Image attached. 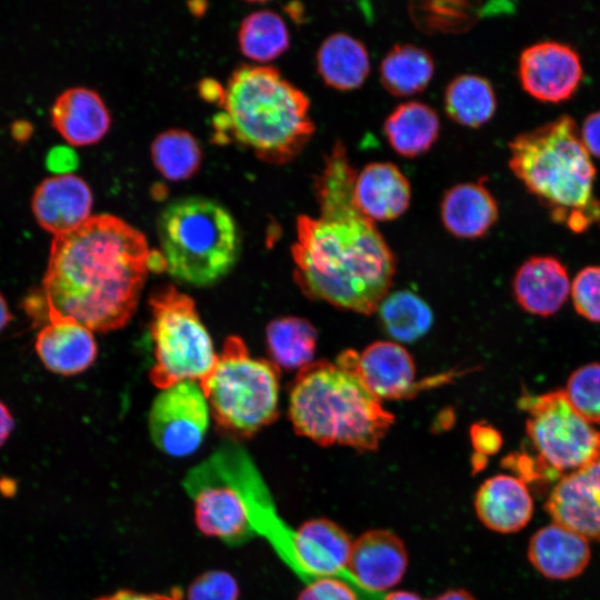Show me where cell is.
Here are the masks:
<instances>
[{"mask_svg": "<svg viewBox=\"0 0 600 600\" xmlns=\"http://www.w3.org/2000/svg\"><path fill=\"white\" fill-rule=\"evenodd\" d=\"M357 170L341 141L324 154L314 179L316 217L297 219L294 278L309 298L369 314L391 286L394 257L374 221L358 208Z\"/></svg>", "mask_w": 600, "mask_h": 600, "instance_id": "obj_1", "label": "cell"}, {"mask_svg": "<svg viewBox=\"0 0 600 600\" xmlns=\"http://www.w3.org/2000/svg\"><path fill=\"white\" fill-rule=\"evenodd\" d=\"M156 257L143 233L121 218L90 216L53 236L42 281L48 313L91 331L122 328L136 311Z\"/></svg>", "mask_w": 600, "mask_h": 600, "instance_id": "obj_2", "label": "cell"}, {"mask_svg": "<svg viewBox=\"0 0 600 600\" xmlns=\"http://www.w3.org/2000/svg\"><path fill=\"white\" fill-rule=\"evenodd\" d=\"M509 167L557 223L573 232L600 227L593 192L596 167L568 114L520 133L510 143Z\"/></svg>", "mask_w": 600, "mask_h": 600, "instance_id": "obj_3", "label": "cell"}, {"mask_svg": "<svg viewBox=\"0 0 600 600\" xmlns=\"http://www.w3.org/2000/svg\"><path fill=\"white\" fill-rule=\"evenodd\" d=\"M220 99L231 137L263 161H291L314 132L309 98L272 66L239 67Z\"/></svg>", "mask_w": 600, "mask_h": 600, "instance_id": "obj_4", "label": "cell"}, {"mask_svg": "<svg viewBox=\"0 0 600 600\" xmlns=\"http://www.w3.org/2000/svg\"><path fill=\"white\" fill-rule=\"evenodd\" d=\"M294 431L320 446L376 450L393 416L350 369L319 361L300 369L289 397Z\"/></svg>", "mask_w": 600, "mask_h": 600, "instance_id": "obj_5", "label": "cell"}, {"mask_svg": "<svg viewBox=\"0 0 600 600\" xmlns=\"http://www.w3.org/2000/svg\"><path fill=\"white\" fill-rule=\"evenodd\" d=\"M157 232L164 270L192 286L214 283L239 257L240 236L233 217L209 198L171 201L158 217Z\"/></svg>", "mask_w": 600, "mask_h": 600, "instance_id": "obj_6", "label": "cell"}, {"mask_svg": "<svg viewBox=\"0 0 600 600\" xmlns=\"http://www.w3.org/2000/svg\"><path fill=\"white\" fill-rule=\"evenodd\" d=\"M199 384L218 430L231 439L251 437L277 418L278 369L252 358L240 337L224 340L212 370Z\"/></svg>", "mask_w": 600, "mask_h": 600, "instance_id": "obj_7", "label": "cell"}, {"mask_svg": "<svg viewBox=\"0 0 600 600\" xmlns=\"http://www.w3.org/2000/svg\"><path fill=\"white\" fill-rule=\"evenodd\" d=\"M254 467L240 444L227 441L189 470L182 486L193 503L199 531L229 546L253 537L248 477Z\"/></svg>", "mask_w": 600, "mask_h": 600, "instance_id": "obj_8", "label": "cell"}, {"mask_svg": "<svg viewBox=\"0 0 600 600\" xmlns=\"http://www.w3.org/2000/svg\"><path fill=\"white\" fill-rule=\"evenodd\" d=\"M149 303L154 348L151 382L160 389L184 380L200 382L212 370L217 354L194 301L169 286L153 293Z\"/></svg>", "mask_w": 600, "mask_h": 600, "instance_id": "obj_9", "label": "cell"}, {"mask_svg": "<svg viewBox=\"0 0 600 600\" xmlns=\"http://www.w3.org/2000/svg\"><path fill=\"white\" fill-rule=\"evenodd\" d=\"M527 436L539 462L557 477L576 471L600 457V431L570 404L563 391L524 396Z\"/></svg>", "mask_w": 600, "mask_h": 600, "instance_id": "obj_10", "label": "cell"}, {"mask_svg": "<svg viewBox=\"0 0 600 600\" xmlns=\"http://www.w3.org/2000/svg\"><path fill=\"white\" fill-rule=\"evenodd\" d=\"M210 409L199 383L178 382L156 397L149 411L148 427L154 446L172 457L193 453L209 427Z\"/></svg>", "mask_w": 600, "mask_h": 600, "instance_id": "obj_11", "label": "cell"}, {"mask_svg": "<svg viewBox=\"0 0 600 600\" xmlns=\"http://www.w3.org/2000/svg\"><path fill=\"white\" fill-rule=\"evenodd\" d=\"M300 573L322 578L348 569L353 541L336 522L317 518L289 531L278 519L263 533Z\"/></svg>", "mask_w": 600, "mask_h": 600, "instance_id": "obj_12", "label": "cell"}, {"mask_svg": "<svg viewBox=\"0 0 600 600\" xmlns=\"http://www.w3.org/2000/svg\"><path fill=\"white\" fill-rule=\"evenodd\" d=\"M518 73L527 93L552 103L572 97L583 76L578 52L558 41L527 47L520 54Z\"/></svg>", "mask_w": 600, "mask_h": 600, "instance_id": "obj_13", "label": "cell"}, {"mask_svg": "<svg viewBox=\"0 0 600 600\" xmlns=\"http://www.w3.org/2000/svg\"><path fill=\"white\" fill-rule=\"evenodd\" d=\"M546 509L556 523L600 541V457L563 476L550 492Z\"/></svg>", "mask_w": 600, "mask_h": 600, "instance_id": "obj_14", "label": "cell"}, {"mask_svg": "<svg viewBox=\"0 0 600 600\" xmlns=\"http://www.w3.org/2000/svg\"><path fill=\"white\" fill-rule=\"evenodd\" d=\"M352 370L379 399H400L413 392L416 368L410 353L400 344L378 341L361 353L349 350L338 360Z\"/></svg>", "mask_w": 600, "mask_h": 600, "instance_id": "obj_15", "label": "cell"}, {"mask_svg": "<svg viewBox=\"0 0 600 600\" xmlns=\"http://www.w3.org/2000/svg\"><path fill=\"white\" fill-rule=\"evenodd\" d=\"M408 567L403 541L384 529L369 530L351 548L348 570L359 586L381 592L398 584Z\"/></svg>", "mask_w": 600, "mask_h": 600, "instance_id": "obj_16", "label": "cell"}, {"mask_svg": "<svg viewBox=\"0 0 600 600\" xmlns=\"http://www.w3.org/2000/svg\"><path fill=\"white\" fill-rule=\"evenodd\" d=\"M31 207L38 223L53 236L67 232L90 217L92 192L72 173H57L36 188Z\"/></svg>", "mask_w": 600, "mask_h": 600, "instance_id": "obj_17", "label": "cell"}, {"mask_svg": "<svg viewBox=\"0 0 600 600\" xmlns=\"http://www.w3.org/2000/svg\"><path fill=\"white\" fill-rule=\"evenodd\" d=\"M49 323L36 340V350L52 372L70 376L84 371L97 357L91 330L76 320L48 313Z\"/></svg>", "mask_w": 600, "mask_h": 600, "instance_id": "obj_18", "label": "cell"}, {"mask_svg": "<svg viewBox=\"0 0 600 600\" xmlns=\"http://www.w3.org/2000/svg\"><path fill=\"white\" fill-rule=\"evenodd\" d=\"M474 509L488 529L513 533L531 520L533 501L524 481L518 477L497 474L488 478L477 490Z\"/></svg>", "mask_w": 600, "mask_h": 600, "instance_id": "obj_19", "label": "cell"}, {"mask_svg": "<svg viewBox=\"0 0 600 600\" xmlns=\"http://www.w3.org/2000/svg\"><path fill=\"white\" fill-rule=\"evenodd\" d=\"M353 193L363 214L372 221H387L408 209L411 187L396 164L371 162L357 172Z\"/></svg>", "mask_w": 600, "mask_h": 600, "instance_id": "obj_20", "label": "cell"}, {"mask_svg": "<svg viewBox=\"0 0 600 600\" xmlns=\"http://www.w3.org/2000/svg\"><path fill=\"white\" fill-rule=\"evenodd\" d=\"M512 290L523 310L547 317L557 312L567 300L570 290L569 276L557 258L532 257L517 270Z\"/></svg>", "mask_w": 600, "mask_h": 600, "instance_id": "obj_21", "label": "cell"}, {"mask_svg": "<svg viewBox=\"0 0 600 600\" xmlns=\"http://www.w3.org/2000/svg\"><path fill=\"white\" fill-rule=\"evenodd\" d=\"M584 537L553 522L539 529L530 539L528 558L546 578L568 580L579 576L590 561Z\"/></svg>", "mask_w": 600, "mask_h": 600, "instance_id": "obj_22", "label": "cell"}, {"mask_svg": "<svg viewBox=\"0 0 600 600\" xmlns=\"http://www.w3.org/2000/svg\"><path fill=\"white\" fill-rule=\"evenodd\" d=\"M56 130L71 144L98 142L110 127V113L101 97L89 88L74 87L61 92L52 108Z\"/></svg>", "mask_w": 600, "mask_h": 600, "instance_id": "obj_23", "label": "cell"}, {"mask_svg": "<svg viewBox=\"0 0 600 600\" xmlns=\"http://www.w3.org/2000/svg\"><path fill=\"white\" fill-rule=\"evenodd\" d=\"M446 229L459 238L483 236L497 221L498 203L481 179L453 186L443 194L440 206Z\"/></svg>", "mask_w": 600, "mask_h": 600, "instance_id": "obj_24", "label": "cell"}, {"mask_svg": "<svg viewBox=\"0 0 600 600\" xmlns=\"http://www.w3.org/2000/svg\"><path fill=\"white\" fill-rule=\"evenodd\" d=\"M317 70L324 83L337 90L359 88L370 71L369 53L357 38L337 32L327 37L317 51Z\"/></svg>", "mask_w": 600, "mask_h": 600, "instance_id": "obj_25", "label": "cell"}, {"mask_svg": "<svg viewBox=\"0 0 600 600\" xmlns=\"http://www.w3.org/2000/svg\"><path fill=\"white\" fill-rule=\"evenodd\" d=\"M383 130L397 153L413 158L427 152L436 142L440 121L430 106L408 101L397 106L387 117Z\"/></svg>", "mask_w": 600, "mask_h": 600, "instance_id": "obj_26", "label": "cell"}, {"mask_svg": "<svg viewBox=\"0 0 600 600\" xmlns=\"http://www.w3.org/2000/svg\"><path fill=\"white\" fill-rule=\"evenodd\" d=\"M433 72L434 62L430 53L410 43L393 46L380 66L381 83L388 92L398 97L424 90Z\"/></svg>", "mask_w": 600, "mask_h": 600, "instance_id": "obj_27", "label": "cell"}, {"mask_svg": "<svg viewBox=\"0 0 600 600\" xmlns=\"http://www.w3.org/2000/svg\"><path fill=\"white\" fill-rule=\"evenodd\" d=\"M444 108L459 124L478 128L494 114L497 98L491 83L478 74H460L447 87Z\"/></svg>", "mask_w": 600, "mask_h": 600, "instance_id": "obj_28", "label": "cell"}, {"mask_svg": "<svg viewBox=\"0 0 600 600\" xmlns=\"http://www.w3.org/2000/svg\"><path fill=\"white\" fill-rule=\"evenodd\" d=\"M266 334L276 364L286 369L311 364L318 334L309 321L297 317L276 319L268 324Z\"/></svg>", "mask_w": 600, "mask_h": 600, "instance_id": "obj_29", "label": "cell"}, {"mask_svg": "<svg viewBox=\"0 0 600 600\" xmlns=\"http://www.w3.org/2000/svg\"><path fill=\"white\" fill-rule=\"evenodd\" d=\"M240 50L258 62H269L283 53L290 44L289 30L274 11L257 10L247 16L238 32Z\"/></svg>", "mask_w": 600, "mask_h": 600, "instance_id": "obj_30", "label": "cell"}, {"mask_svg": "<svg viewBox=\"0 0 600 600\" xmlns=\"http://www.w3.org/2000/svg\"><path fill=\"white\" fill-rule=\"evenodd\" d=\"M387 332L399 341L421 338L432 324L429 306L416 293L398 291L386 297L379 306Z\"/></svg>", "mask_w": 600, "mask_h": 600, "instance_id": "obj_31", "label": "cell"}, {"mask_svg": "<svg viewBox=\"0 0 600 600\" xmlns=\"http://www.w3.org/2000/svg\"><path fill=\"white\" fill-rule=\"evenodd\" d=\"M151 158L164 178L183 180L198 171L201 163V149L190 132L169 129L154 138L151 144Z\"/></svg>", "mask_w": 600, "mask_h": 600, "instance_id": "obj_32", "label": "cell"}, {"mask_svg": "<svg viewBox=\"0 0 600 600\" xmlns=\"http://www.w3.org/2000/svg\"><path fill=\"white\" fill-rule=\"evenodd\" d=\"M563 392L582 418L600 423V363H589L572 372Z\"/></svg>", "mask_w": 600, "mask_h": 600, "instance_id": "obj_33", "label": "cell"}, {"mask_svg": "<svg viewBox=\"0 0 600 600\" xmlns=\"http://www.w3.org/2000/svg\"><path fill=\"white\" fill-rule=\"evenodd\" d=\"M571 296L580 316L600 322V267L592 266L580 270L572 282Z\"/></svg>", "mask_w": 600, "mask_h": 600, "instance_id": "obj_34", "label": "cell"}, {"mask_svg": "<svg viewBox=\"0 0 600 600\" xmlns=\"http://www.w3.org/2000/svg\"><path fill=\"white\" fill-rule=\"evenodd\" d=\"M238 596L236 579L221 570L202 573L188 589V600H238Z\"/></svg>", "mask_w": 600, "mask_h": 600, "instance_id": "obj_35", "label": "cell"}, {"mask_svg": "<svg viewBox=\"0 0 600 600\" xmlns=\"http://www.w3.org/2000/svg\"><path fill=\"white\" fill-rule=\"evenodd\" d=\"M298 600H359V597L346 581L322 577L310 580Z\"/></svg>", "mask_w": 600, "mask_h": 600, "instance_id": "obj_36", "label": "cell"}, {"mask_svg": "<svg viewBox=\"0 0 600 600\" xmlns=\"http://www.w3.org/2000/svg\"><path fill=\"white\" fill-rule=\"evenodd\" d=\"M471 440L478 454L487 456L496 453L501 444V434L491 426L478 423L471 429Z\"/></svg>", "mask_w": 600, "mask_h": 600, "instance_id": "obj_37", "label": "cell"}, {"mask_svg": "<svg viewBox=\"0 0 600 600\" xmlns=\"http://www.w3.org/2000/svg\"><path fill=\"white\" fill-rule=\"evenodd\" d=\"M182 592L178 588L169 592H139L128 589L118 590L111 594L102 596L96 600H181Z\"/></svg>", "mask_w": 600, "mask_h": 600, "instance_id": "obj_38", "label": "cell"}, {"mask_svg": "<svg viewBox=\"0 0 600 600\" xmlns=\"http://www.w3.org/2000/svg\"><path fill=\"white\" fill-rule=\"evenodd\" d=\"M580 137L589 154L600 159V110L584 119Z\"/></svg>", "mask_w": 600, "mask_h": 600, "instance_id": "obj_39", "label": "cell"}, {"mask_svg": "<svg viewBox=\"0 0 600 600\" xmlns=\"http://www.w3.org/2000/svg\"><path fill=\"white\" fill-rule=\"evenodd\" d=\"M74 163V156L66 148H56L48 153L47 164L51 169L64 173V169H68Z\"/></svg>", "mask_w": 600, "mask_h": 600, "instance_id": "obj_40", "label": "cell"}, {"mask_svg": "<svg viewBox=\"0 0 600 600\" xmlns=\"http://www.w3.org/2000/svg\"><path fill=\"white\" fill-rule=\"evenodd\" d=\"M13 419L8 408L0 401V447L7 441L12 429Z\"/></svg>", "mask_w": 600, "mask_h": 600, "instance_id": "obj_41", "label": "cell"}, {"mask_svg": "<svg viewBox=\"0 0 600 600\" xmlns=\"http://www.w3.org/2000/svg\"><path fill=\"white\" fill-rule=\"evenodd\" d=\"M433 600H476V598L464 589H451L439 594Z\"/></svg>", "mask_w": 600, "mask_h": 600, "instance_id": "obj_42", "label": "cell"}, {"mask_svg": "<svg viewBox=\"0 0 600 600\" xmlns=\"http://www.w3.org/2000/svg\"><path fill=\"white\" fill-rule=\"evenodd\" d=\"M382 600H423L417 593L409 591H393L388 593Z\"/></svg>", "mask_w": 600, "mask_h": 600, "instance_id": "obj_43", "label": "cell"}, {"mask_svg": "<svg viewBox=\"0 0 600 600\" xmlns=\"http://www.w3.org/2000/svg\"><path fill=\"white\" fill-rule=\"evenodd\" d=\"M11 314L8 304L3 297L0 294V331L9 323Z\"/></svg>", "mask_w": 600, "mask_h": 600, "instance_id": "obj_44", "label": "cell"}]
</instances>
